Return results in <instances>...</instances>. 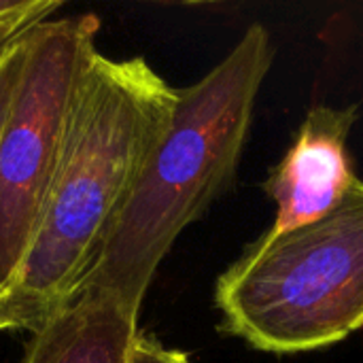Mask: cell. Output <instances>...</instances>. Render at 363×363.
I'll return each instance as SVG.
<instances>
[{
  "instance_id": "cell-1",
  "label": "cell",
  "mask_w": 363,
  "mask_h": 363,
  "mask_svg": "<svg viewBox=\"0 0 363 363\" xmlns=\"http://www.w3.org/2000/svg\"><path fill=\"white\" fill-rule=\"evenodd\" d=\"M174 106L177 87L145 57L96 53L30 247L0 296V332H36L77 294Z\"/></svg>"
},
{
  "instance_id": "cell-2",
  "label": "cell",
  "mask_w": 363,
  "mask_h": 363,
  "mask_svg": "<svg viewBox=\"0 0 363 363\" xmlns=\"http://www.w3.org/2000/svg\"><path fill=\"white\" fill-rule=\"evenodd\" d=\"M272 60L270 32L251 23L215 68L177 89L172 121L77 294L111 291L140 313L177 238L232 185Z\"/></svg>"
},
{
  "instance_id": "cell-3",
  "label": "cell",
  "mask_w": 363,
  "mask_h": 363,
  "mask_svg": "<svg viewBox=\"0 0 363 363\" xmlns=\"http://www.w3.org/2000/svg\"><path fill=\"white\" fill-rule=\"evenodd\" d=\"M223 330L266 353H306L363 328V181L325 217L266 232L215 287Z\"/></svg>"
},
{
  "instance_id": "cell-4",
  "label": "cell",
  "mask_w": 363,
  "mask_h": 363,
  "mask_svg": "<svg viewBox=\"0 0 363 363\" xmlns=\"http://www.w3.org/2000/svg\"><path fill=\"white\" fill-rule=\"evenodd\" d=\"M100 19H43L26 32V60L0 134V296L26 257L57 172Z\"/></svg>"
},
{
  "instance_id": "cell-5",
  "label": "cell",
  "mask_w": 363,
  "mask_h": 363,
  "mask_svg": "<svg viewBox=\"0 0 363 363\" xmlns=\"http://www.w3.org/2000/svg\"><path fill=\"white\" fill-rule=\"evenodd\" d=\"M357 106H313L283 160L264 181L277 204L270 234L289 232L332 213L357 181L349 155V134Z\"/></svg>"
},
{
  "instance_id": "cell-6",
  "label": "cell",
  "mask_w": 363,
  "mask_h": 363,
  "mask_svg": "<svg viewBox=\"0 0 363 363\" xmlns=\"http://www.w3.org/2000/svg\"><path fill=\"white\" fill-rule=\"evenodd\" d=\"M138 332V311L83 289L32 332L19 363H130Z\"/></svg>"
},
{
  "instance_id": "cell-7",
  "label": "cell",
  "mask_w": 363,
  "mask_h": 363,
  "mask_svg": "<svg viewBox=\"0 0 363 363\" xmlns=\"http://www.w3.org/2000/svg\"><path fill=\"white\" fill-rule=\"evenodd\" d=\"M26 32L19 34L0 53V134H2V125H4V119H6L11 100H13V94H15V87L21 77V68H23V60H26Z\"/></svg>"
},
{
  "instance_id": "cell-8",
  "label": "cell",
  "mask_w": 363,
  "mask_h": 363,
  "mask_svg": "<svg viewBox=\"0 0 363 363\" xmlns=\"http://www.w3.org/2000/svg\"><path fill=\"white\" fill-rule=\"evenodd\" d=\"M130 363H191L181 351L164 347L155 336L147 332H138L136 342L132 347Z\"/></svg>"
},
{
  "instance_id": "cell-9",
  "label": "cell",
  "mask_w": 363,
  "mask_h": 363,
  "mask_svg": "<svg viewBox=\"0 0 363 363\" xmlns=\"http://www.w3.org/2000/svg\"><path fill=\"white\" fill-rule=\"evenodd\" d=\"M53 11H40V13H28V15H21V17H13V19H6V21H0V53L19 36L23 34L28 28H32L34 23L51 17Z\"/></svg>"
},
{
  "instance_id": "cell-10",
  "label": "cell",
  "mask_w": 363,
  "mask_h": 363,
  "mask_svg": "<svg viewBox=\"0 0 363 363\" xmlns=\"http://www.w3.org/2000/svg\"><path fill=\"white\" fill-rule=\"evenodd\" d=\"M62 6L60 0H0V21L21 17L28 13H40V11H57Z\"/></svg>"
}]
</instances>
